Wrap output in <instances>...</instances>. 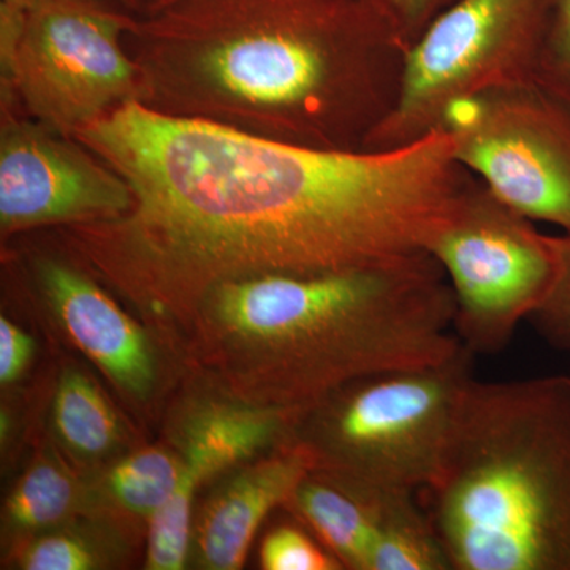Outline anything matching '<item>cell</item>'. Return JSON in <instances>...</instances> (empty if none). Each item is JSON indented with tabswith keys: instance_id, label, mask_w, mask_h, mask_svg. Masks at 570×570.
Segmentation results:
<instances>
[{
	"instance_id": "11",
	"label": "cell",
	"mask_w": 570,
	"mask_h": 570,
	"mask_svg": "<svg viewBox=\"0 0 570 570\" xmlns=\"http://www.w3.org/2000/svg\"><path fill=\"white\" fill-rule=\"evenodd\" d=\"M298 411L283 407L213 406L184 431L178 489L151 519L148 568L179 570L186 562L195 490L212 475L250 459L277 439H291Z\"/></svg>"
},
{
	"instance_id": "17",
	"label": "cell",
	"mask_w": 570,
	"mask_h": 570,
	"mask_svg": "<svg viewBox=\"0 0 570 570\" xmlns=\"http://www.w3.org/2000/svg\"><path fill=\"white\" fill-rule=\"evenodd\" d=\"M77 487L62 468L52 463L33 466L9 499L10 520L22 530H39L66 519L73 508Z\"/></svg>"
},
{
	"instance_id": "19",
	"label": "cell",
	"mask_w": 570,
	"mask_h": 570,
	"mask_svg": "<svg viewBox=\"0 0 570 570\" xmlns=\"http://www.w3.org/2000/svg\"><path fill=\"white\" fill-rule=\"evenodd\" d=\"M535 82L570 102V0H550Z\"/></svg>"
},
{
	"instance_id": "15",
	"label": "cell",
	"mask_w": 570,
	"mask_h": 570,
	"mask_svg": "<svg viewBox=\"0 0 570 570\" xmlns=\"http://www.w3.org/2000/svg\"><path fill=\"white\" fill-rule=\"evenodd\" d=\"M55 423L62 441L80 455H102L119 436L115 412L91 381L78 373H67L59 382Z\"/></svg>"
},
{
	"instance_id": "26",
	"label": "cell",
	"mask_w": 570,
	"mask_h": 570,
	"mask_svg": "<svg viewBox=\"0 0 570 570\" xmlns=\"http://www.w3.org/2000/svg\"><path fill=\"white\" fill-rule=\"evenodd\" d=\"M33 0H0V9L24 11Z\"/></svg>"
},
{
	"instance_id": "20",
	"label": "cell",
	"mask_w": 570,
	"mask_h": 570,
	"mask_svg": "<svg viewBox=\"0 0 570 570\" xmlns=\"http://www.w3.org/2000/svg\"><path fill=\"white\" fill-rule=\"evenodd\" d=\"M262 568L266 570L343 569L333 553L316 546L305 532L292 527L277 528L262 546Z\"/></svg>"
},
{
	"instance_id": "16",
	"label": "cell",
	"mask_w": 570,
	"mask_h": 570,
	"mask_svg": "<svg viewBox=\"0 0 570 570\" xmlns=\"http://www.w3.org/2000/svg\"><path fill=\"white\" fill-rule=\"evenodd\" d=\"M183 463L159 450H146L121 461L110 474L116 501L134 513L153 519L174 497L181 480Z\"/></svg>"
},
{
	"instance_id": "1",
	"label": "cell",
	"mask_w": 570,
	"mask_h": 570,
	"mask_svg": "<svg viewBox=\"0 0 570 570\" xmlns=\"http://www.w3.org/2000/svg\"><path fill=\"white\" fill-rule=\"evenodd\" d=\"M122 176L129 213L70 225L75 253L149 309L197 311L214 287L428 254L472 174L438 130L330 151L175 118L141 102L75 135Z\"/></svg>"
},
{
	"instance_id": "21",
	"label": "cell",
	"mask_w": 570,
	"mask_h": 570,
	"mask_svg": "<svg viewBox=\"0 0 570 570\" xmlns=\"http://www.w3.org/2000/svg\"><path fill=\"white\" fill-rule=\"evenodd\" d=\"M28 570H88L97 568L94 551L75 535H47L33 542L21 558Z\"/></svg>"
},
{
	"instance_id": "8",
	"label": "cell",
	"mask_w": 570,
	"mask_h": 570,
	"mask_svg": "<svg viewBox=\"0 0 570 570\" xmlns=\"http://www.w3.org/2000/svg\"><path fill=\"white\" fill-rule=\"evenodd\" d=\"M455 298L453 330L474 355L504 351L553 279L549 235L472 175L428 246Z\"/></svg>"
},
{
	"instance_id": "4",
	"label": "cell",
	"mask_w": 570,
	"mask_h": 570,
	"mask_svg": "<svg viewBox=\"0 0 570 570\" xmlns=\"http://www.w3.org/2000/svg\"><path fill=\"white\" fill-rule=\"evenodd\" d=\"M419 498L452 570H570V374L472 379Z\"/></svg>"
},
{
	"instance_id": "6",
	"label": "cell",
	"mask_w": 570,
	"mask_h": 570,
	"mask_svg": "<svg viewBox=\"0 0 570 570\" xmlns=\"http://www.w3.org/2000/svg\"><path fill=\"white\" fill-rule=\"evenodd\" d=\"M137 14L110 0H33L0 13L2 108L75 137L145 102L140 67L126 47Z\"/></svg>"
},
{
	"instance_id": "13",
	"label": "cell",
	"mask_w": 570,
	"mask_h": 570,
	"mask_svg": "<svg viewBox=\"0 0 570 570\" xmlns=\"http://www.w3.org/2000/svg\"><path fill=\"white\" fill-rule=\"evenodd\" d=\"M311 471L309 455L288 442L283 452L232 480L214 498L198 531V549L206 568H242L262 520L276 505L291 501Z\"/></svg>"
},
{
	"instance_id": "7",
	"label": "cell",
	"mask_w": 570,
	"mask_h": 570,
	"mask_svg": "<svg viewBox=\"0 0 570 570\" xmlns=\"http://www.w3.org/2000/svg\"><path fill=\"white\" fill-rule=\"evenodd\" d=\"M550 0H456L409 48L400 94L363 151L438 132L450 107L535 82Z\"/></svg>"
},
{
	"instance_id": "2",
	"label": "cell",
	"mask_w": 570,
	"mask_h": 570,
	"mask_svg": "<svg viewBox=\"0 0 570 570\" xmlns=\"http://www.w3.org/2000/svg\"><path fill=\"white\" fill-rule=\"evenodd\" d=\"M126 47L151 110L330 151H363L409 51L377 0H178Z\"/></svg>"
},
{
	"instance_id": "9",
	"label": "cell",
	"mask_w": 570,
	"mask_h": 570,
	"mask_svg": "<svg viewBox=\"0 0 570 570\" xmlns=\"http://www.w3.org/2000/svg\"><path fill=\"white\" fill-rule=\"evenodd\" d=\"M456 160L534 223L570 234V102L538 82L450 107Z\"/></svg>"
},
{
	"instance_id": "5",
	"label": "cell",
	"mask_w": 570,
	"mask_h": 570,
	"mask_svg": "<svg viewBox=\"0 0 570 570\" xmlns=\"http://www.w3.org/2000/svg\"><path fill=\"white\" fill-rule=\"evenodd\" d=\"M475 355L356 379L296 415L291 442L313 472L384 493L419 494L444 453Z\"/></svg>"
},
{
	"instance_id": "10",
	"label": "cell",
	"mask_w": 570,
	"mask_h": 570,
	"mask_svg": "<svg viewBox=\"0 0 570 570\" xmlns=\"http://www.w3.org/2000/svg\"><path fill=\"white\" fill-rule=\"evenodd\" d=\"M0 228L107 223L129 213L134 194L110 165L70 135L24 112L0 119Z\"/></svg>"
},
{
	"instance_id": "14",
	"label": "cell",
	"mask_w": 570,
	"mask_h": 570,
	"mask_svg": "<svg viewBox=\"0 0 570 570\" xmlns=\"http://www.w3.org/2000/svg\"><path fill=\"white\" fill-rule=\"evenodd\" d=\"M411 497L417 494L384 493L311 471L288 502L343 568L370 570L393 512Z\"/></svg>"
},
{
	"instance_id": "23",
	"label": "cell",
	"mask_w": 570,
	"mask_h": 570,
	"mask_svg": "<svg viewBox=\"0 0 570 570\" xmlns=\"http://www.w3.org/2000/svg\"><path fill=\"white\" fill-rule=\"evenodd\" d=\"M32 354V340L6 317L0 318V381H14Z\"/></svg>"
},
{
	"instance_id": "18",
	"label": "cell",
	"mask_w": 570,
	"mask_h": 570,
	"mask_svg": "<svg viewBox=\"0 0 570 570\" xmlns=\"http://www.w3.org/2000/svg\"><path fill=\"white\" fill-rule=\"evenodd\" d=\"M553 279L530 322L551 347L570 354V234L549 235Z\"/></svg>"
},
{
	"instance_id": "22",
	"label": "cell",
	"mask_w": 570,
	"mask_h": 570,
	"mask_svg": "<svg viewBox=\"0 0 570 570\" xmlns=\"http://www.w3.org/2000/svg\"><path fill=\"white\" fill-rule=\"evenodd\" d=\"M389 14L409 48L422 36L428 24L456 0H377Z\"/></svg>"
},
{
	"instance_id": "12",
	"label": "cell",
	"mask_w": 570,
	"mask_h": 570,
	"mask_svg": "<svg viewBox=\"0 0 570 570\" xmlns=\"http://www.w3.org/2000/svg\"><path fill=\"white\" fill-rule=\"evenodd\" d=\"M37 275L71 340L124 390L145 395L154 365L148 341L132 318L75 266L41 258Z\"/></svg>"
},
{
	"instance_id": "25",
	"label": "cell",
	"mask_w": 570,
	"mask_h": 570,
	"mask_svg": "<svg viewBox=\"0 0 570 570\" xmlns=\"http://www.w3.org/2000/svg\"><path fill=\"white\" fill-rule=\"evenodd\" d=\"M175 2H178V0H146L142 14L156 13V11L163 10L165 7L171 6V3Z\"/></svg>"
},
{
	"instance_id": "24",
	"label": "cell",
	"mask_w": 570,
	"mask_h": 570,
	"mask_svg": "<svg viewBox=\"0 0 570 570\" xmlns=\"http://www.w3.org/2000/svg\"><path fill=\"white\" fill-rule=\"evenodd\" d=\"M110 2L118 3L119 7L132 11L135 14H142L146 0H110Z\"/></svg>"
},
{
	"instance_id": "3",
	"label": "cell",
	"mask_w": 570,
	"mask_h": 570,
	"mask_svg": "<svg viewBox=\"0 0 570 570\" xmlns=\"http://www.w3.org/2000/svg\"><path fill=\"white\" fill-rule=\"evenodd\" d=\"M197 309L249 343L273 406L302 411L356 379L438 365L463 346L455 298L430 254L321 275L214 287Z\"/></svg>"
}]
</instances>
